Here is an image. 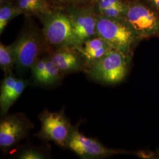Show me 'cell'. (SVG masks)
<instances>
[{
  "label": "cell",
  "instance_id": "6da1fadb",
  "mask_svg": "<svg viewBox=\"0 0 159 159\" xmlns=\"http://www.w3.org/2000/svg\"><path fill=\"white\" fill-rule=\"evenodd\" d=\"M10 46L20 74L27 72L44 54L52 51L42 30L34 26L24 29Z\"/></svg>",
  "mask_w": 159,
  "mask_h": 159
},
{
  "label": "cell",
  "instance_id": "7a4b0ae2",
  "mask_svg": "<svg viewBox=\"0 0 159 159\" xmlns=\"http://www.w3.org/2000/svg\"><path fill=\"white\" fill-rule=\"evenodd\" d=\"M35 16L42 24L43 33L52 51L63 47L79 49L82 46L75 34L70 18L64 10L51 9Z\"/></svg>",
  "mask_w": 159,
  "mask_h": 159
},
{
  "label": "cell",
  "instance_id": "3957f363",
  "mask_svg": "<svg viewBox=\"0 0 159 159\" xmlns=\"http://www.w3.org/2000/svg\"><path fill=\"white\" fill-rule=\"evenodd\" d=\"M130 58L121 51L111 49L100 59L87 65L84 71L97 82L117 84L125 79Z\"/></svg>",
  "mask_w": 159,
  "mask_h": 159
},
{
  "label": "cell",
  "instance_id": "277c9868",
  "mask_svg": "<svg viewBox=\"0 0 159 159\" xmlns=\"http://www.w3.org/2000/svg\"><path fill=\"white\" fill-rule=\"evenodd\" d=\"M96 36L105 40L112 48L130 56L139 39L135 32L124 20L112 19L97 14Z\"/></svg>",
  "mask_w": 159,
  "mask_h": 159
},
{
  "label": "cell",
  "instance_id": "5b68a950",
  "mask_svg": "<svg viewBox=\"0 0 159 159\" xmlns=\"http://www.w3.org/2000/svg\"><path fill=\"white\" fill-rule=\"evenodd\" d=\"M41 129L35 134L39 139L51 141L61 148H66L74 126L71 125L62 110L57 112L44 110L39 116Z\"/></svg>",
  "mask_w": 159,
  "mask_h": 159
},
{
  "label": "cell",
  "instance_id": "8992f818",
  "mask_svg": "<svg viewBox=\"0 0 159 159\" xmlns=\"http://www.w3.org/2000/svg\"><path fill=\"white\" fill-rule=\"evenodd\" d=\"M124 20L139 38L154 35L159 31V18L146 6L138 3L127 4Z\"/></svg>",
  "mask_w": 159,
  "mask_h": 159
},
{
  "label": "cell",
  "instance_id": "52a82bcc",
  "mask_svg": "<svg viewBox=\"0 0 159 159\" xmlns=\"http://www.w3.org/2000/svg\"><path fill=\"white\" fill-rule=\"evenodd\" d=\"M64 10L70 18L75 34L82 44L86 40L96 36L97 14L94 7L69 4Z\"/></svg>",
  "mask_w": 159,
  "mask_h": 159
},
{
  "label": "cell",
  "instance_id": "ba28073f",
  "mask_svg": "<svg viewBox=\"0 0 159 159\" xmlns=\"http://www.w3.org/2000/svg\"><path fill=\"white\" fill-rule=\"evenodd\" d=\"M33 123L23 114L5 115L0 121V148L7 151L24 139Z\"/></svg>",
  "mask_w": 159,
  "mask_h": 159
},
{
  "label": "cell",
  "instance_id": "9c48e42d",
  "mask_svg": "<svg viewBox=\"0 0 159 159\" xmlns=\"http://www.w3.org/2000/svg\"><path fill=\"white\" fill-rule=\"evenodd\" d=\"M66 148L84 159L102 158L121 153L104 147L96 139L85 136L80 132L78 125L74 126Z\"/></svg>",
  "mask_w": 159,
  "mask_h": 159
},
{
  "label": "cell",
  "instance_id": "30bf717a",
  "mask_svg": "<svg viewBox=\"0 0 159 159\" xmlns=\"http://www.w3.org/2000/svg\"><path fill=\"white\" fill-rule=\"evenodd\" d=\"M51 61L63 74L83 71L85 60L81 52L75 47H63L50 53Z\"/></svg>",
  "mask_w": 159,
  "mask_h": 159
},
{
  "label": "cell",
  "instance_id": "8fae6325",
  "mask_svg": "<svg viewBox=\"0 0 159 159\" xmlns=\"http://www.w3.org/2000/svg\"><path fill=\"white\" fill-rule=\"evenodd\" d=\"M111 49L113 48L105 40L96 36L86 40L78 50L85 59L86 67L90 63L102 58Z\"/></svg>",
  "mask_w": 159,
  "mask_h": 159
},
{
  "label": "cell",
  "instance_id": "7c38bea8",
  "mask_svg": "<svg viewBox=\"0 0 159 159\" xmlns=\"http://www.w3.org/2000/svg\"><path fill=\"white\" fill-rule=\"evenodd\" d=\"M29 82L21 78L17 80V83L14 88L2 100H0V110L1 116L6 115L9 109L21 96L23 91L28 85Z\"/></svg>",
  "mask_w": 159,
  "mask_h": 159
},
{
  "label": "cell",
  "instance_id": "4fadbf2b",
  "mask_svg": "<svg viewBox=\"0 0 159 159\" xmlns=\"http://www.w3.org/2000/svg\"><path fill=\"white\" fill-rule=\"evenodd\" d=\"M15 2L23 14L37 16L52 9L47 0H16Z\"/></svg>",
  "mask_w": 159,
  "mask_h": 159
},
{
  "label": "cell",
  "instance_id": "5bb4252c",
  "mask_svg": "<svg viewBox=\"0 0 159 159\" xmlns=\"http://www.w3.org/2000/svg\"><path fill=\"white\" fill-rule=\"evenodd\" d=\"M23 14L18 8L16 2L0 5V34L3 33L6 27L14 18Z\"/></svg>",
  "mask_w": 159,
  "mask_h": 159
},
{
  "label": "cell",
  "instance_id": "9a60e30c",
  "mask_svg": "<svg viewBox=\"0 0 159 159\" xmlns=\"http://www.w3.org/2000/svg\"><path fill=\"white\" fill-rule=\"evenodd\" d=\"M0 67L6 75L12 73L15 60L10 45L0 43Z\"/></svg>",
  "mask_w": 159,
  "mask_h": 159
},
{
  "label": "cell",
  "instance_id": "2e32d148",
  "mask_svg": "<svg viewBox=\"0 0 159 159\" xmlns=\"http://www.w3.org/2000/svg\"><path fill=\"white\" fill-rule=\"evenodd\" d=\"M63 73L51 61L50 54L47 62L46 72L40 85H50L54 84L61 79Z\"/></svg>",
  "mask_w": 159,
  "mask_h": 159
},
{
  "label": "cell",
  "instance_id": "e0dca14e",
  "mask_svg": "<svg viewBox=\"0 0 159 159\" xmlns=\"http://www.w3.org/2000/svg\"><path fill=\"white\" fill-rule=\"evenodd\" d=\"M94 8L97 14L111 7H123L125 6L121 0H95Z\"/></svg>",
  "mask_w": 159,
  "mask_h": 159
},
{
  "label": "cell",
  "instance_id": "ac0fdd59",
  "mask_svg": "<svg viewBox=\"0 0 159 159\" xmlns=\"http://www.w3.org/2000/svg\"><path fill=\"white\" fill-rule=\"evenodd\" d=\"M126 9L127 4L123 7H111L104 10L99 15L112 19L124 20Z\"/></svg>",
  "mask_w": 159,
  "mask_h": 159
},
{
  "label": "cell",
  "instance_id": "d6986e66",
  "mask_svg": "<svg viewBox=\"0 0 159 159\" xmlns=\"http://www.w3.org/2000/svg\"><path fill=\"white\" fill-rule=\"evenodd\" d=\"M20 159H44L47 156L43 151L36 148H28L20 152L17 155Z\"/></svg>",
  "mask_w": 159,
  "mask_h": 159
},
{
  "label": "cell",
  "instance_id": "ffe728a7",
  "mask_svg": "<svg viewBox=\"0 0 159 159\" xmlns=\"http://www.w3.org/2000/svg\"><path fill=\"white\" fill-rule=\"evenodd\" d=\"M58 3L66 4H82L88 1V0H54Z\"/></svg>",
  "mask_w": 159,
  "mask_h": 159
},
{
  "label": "cell",
  "instance_id": "44dd1931",
  "mask_svg": "<svg viewBox=\"0 0 159 159\" xmlns=\"http://www.w3.org/2000/svg\"><path fill=\"white\" fill-rule=\"evenodd\" d=\"M16 0H0V5L3 4L7 2H15Z\"/></svg>",
  "mask_w": 159,
  "mask_h": 159
},
{
  "label": "cell",
  "instance_id": "7402d4cb",
  "mask_svg": "<svg viewBox=\"0 0 159 159\" xmlns=\"http://www.w3.org/2000/svg\"><path fill=\"white\" fill-rule=\"evenodd\" d=\"M151 1L155 6L159 8V0H151Z\"/></svg>",
  "mask_w": 159,
  "mask_h": 159
},
{
  "label": "cell",
  "instance_id": "603a6c76",
  "mask_svg": "<svg viewBox=\"0 0 159 159\" xmlns=\"http://www.w3.org/2000/svg\"><path fill=\"white\" fill-rule=\"evenodd\" d=\"M92 1H95V0H92Z\"/></svg>",
  "mask_w": 159,
  "mask_h": 159
}]
</instances>
